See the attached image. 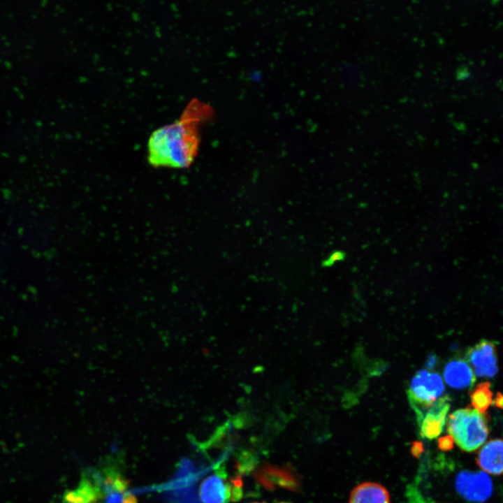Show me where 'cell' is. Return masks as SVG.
<instances>
[{"mask_svg":"<svg viewBox=\"0 0 503 503\" xmlns=\"http://www.w3.org/2000/svg\"><path fill=\"white\" fill-rule=\"evenodd\" d=\"M444 391L442 377L422 370L412 379L408 390L409 400L416 414L435 404Z\"/></svg>","mask_w":503,"mask_h":503,"instance_id":"cell-3","label":"cell"},{"mask_svg":"<svg viewBox=\"0 0 503 503\" xmlns=\"http://www.w3.org/2000/svg\"><path fill=\"white\" fill-rule=\"evenodd\" d=\"M454 440L451 436H444L439 440V446L443 451H449L453 448Z\"/></svg>","mask_w":503,"mask_h":503,"instance_id":"cell-15","label":"cell"},{"mask_svg":"<svg viewBox=\"0 0 503 503\" xmlns=\"http://www.w3.org/2000/svg\"><path fill=\"white\" fill-rule=\"evenodd\" d=\"M466 357L477 376L493 377L497 373L496 345L493 342L481 340L468 349Z\"/></svg>","mask_w":503,"mask_h":503,"instance_id":"cell-6","label":"cell"},{"mask_svg":"<svg viewBox=\"0 0 503 503\" xmlns=\"http://www.w3.org/2000/svg\"><path fill=\"white\" fill-rule=\"evenodd\" d=\"M455 486L458 493L472 502H484L493 492L492 481L483 472L462 471L455 478Z\"/></svg>","mask_w":503,"mask_h":503,"instance_id":"cell-4","label":"cell"},{"mask_svg":"<svg viewBox=\"0 0 503 503\" xmlns=\"http://www.w3.org/2000/svg\"><path fill=\"white\" fill-rule=\"evenodd\" d=\"M123 503H138V500L134 495L124 493L123 495Z\"/></svg>","mask_w":503,"mask_h":503,"instance_id":"cell-17","label":"cell"},{"mask_svg":"<svg viewBox=\"0 0 503 503\" xmlns=\"http://www.w3.org/2000/svg\"><path fill=\"white\" fill-rule=\"evenodd\" d=\"M449 407V398L444 396L430 407L416 414L421 436L432 439L441 434Z\"/></svg>","mask_w":503,"mask_h":503,"instance_id":"cell-7","label":"cell"},{"mask_svg":"<svg viewBox=\"0 0 503 503\" xmlns=\"http://www.w3.org/2000/svg\"><path fill=\"white\" fill-rule=\"evenodd\" d=\"M198 495L202 503H228L231 485L226 480L224 472L219 471L203 480Z\"/></svg>","mask_w":503,"mask_h":503,"instance_id":"cell-9","label":"cell"},{"mask_svg":"<svg viewBox=\"0 0 503 503\" xmlns=\"http://www.w3.org/2000/svg\"><path fill=\"white\" fill-rule=\"evenodd\" d=\"M476 464L484 472L503 474V439H494L483 444L478 452Z\"/></svg>","mask_w":503,"mask_h":503,"instance_id":"cell-10","label":"cell"},{"mask_svg":"<svg viewBox=\"0 0 503 503\" xmlns=\"http://www.w3.org/2000/svg\"><path fill=\"white\" fill-rule=\"evenodd\" d=\"M447 429L456 444L466 452L483 446L489 434L485 416L471 408L453 412L449 417Z\"/></svg>","mask_w":503,"mask_h":503,"instance_id":"cell-2","label":"cell"},{"mask_svg":"<svg viewBox=\"0 0 503 503\" xmlns=\"http://www.w3.org/2000/svg\"><path fill=\"white\" fill-rule=\"evenodd\" d=\"M469 396L472 406L481 414H485L493 402L490 384L487 381L479 384Z\"/></svg>","mask_w":503,"mask_h":503,"instance_id":"cell-14","label":"cell"},{"mask_svg":"<svg viewBox=\"0 0 503 503\" xmlns=\"http://www.w3.org/2000/svg\"><path fill=\"white\" fill-rule=\"evenodd\" d=\"M435 363H436V360H435V357L429 358L428 360L427 361V365L429 367H432V366H434L435 365Z\"/></svg>","mask_w":503,"mask_h":503,"instance_id":"cell-19","label":"cell"},{"mask_svg":"<svg viewBox=\"0 0 503 503\" xmlns=\"http://www.w3.org/2000/svg\"><path fill=\"white\" fill-rule=\"evenodd\" d=\"M106 503H123V495L119 493H109L105 494Z\"/></svg>","mask_w":503,"mask_h":503,"instance_id":"cell-16","label":"cell"},{"mask_svg":"<svg viewBox=\"0 0 503 503\" xmlns=\"http://www.w3.org/2000/svg\"><path fill=\"white\" fill-rule=\"evenodd\" d=\"M278 503H290V502H278Z\"/></svg>","mask_w":503,"mask_h":503,"instance_id":"cell-20","label":"cell"},{"mask_svg":"<svg viewBox=\"0 0 503 503\" xmlns=\"http://www.w3.org/2000/svg\"><path fill=\"white\" fill-rule=\"evenodd\" d=\"M494 402L495 405L497 407L503 409V394L500 392L497 393L495 398Z\"/></svg>","mask_w":503,"mask_h":503,"instance_id":"cell-18","label":"cell"},{"mask_svg":"<svg viewBox=\"0 0 503 503\" xmlns=\"http://www.w3.org/2000/svg\"><path fill=\"white\" fill-rule=\"evenodd\" d=\"M211 109L191 101L180 119L154 130L148 140V159L155 166L186 168L194 161L199 145L198 124Z\"/></svg>","mask_w":503,"mask_h":503,"instance_id":"cell-1","label":"cell"},{"mask_svg":"<svg viewBox=\"0 0 503 503\" xmlns=\"http://www.w3.org/2000/svg\"><path fill=\"white\" fill-rule=\"evenodd\" d=\"M257 482L267 490H275L277 488L299 491L301 481L294 469L290 465L278 467L265 465L254 473Z\"/></svg>","mask_w":503,"mask_h":503,"instance_id":"cell-5","label":"cell"},{"mask_svg":"<svg viewBox=\"0 0 503 503\" xmlns=\"http://www.w3.org/2000/svg\"><path fill=\"white\" fill-rule=\"evenodd\" d=\"M251 503H264V502H251Z\"/></svg>","mask_w":503,"mask_h":503,"instance_id":"cell-21","label":"cell"},{"mask_svg":"<svg viewBox=\"0 0 503 503\" xmlns=\"http://www.w3.org/2000/svg\"><path fill=\"white\" fill-rule=\"evenodd\" d=\"M446 382L451 387L463 389L472 386L475 375L470 365L464 360L456 359L449 362L444 370Z\"/></svg>","mask_w":503,"mask_h":503,"instance_id":"cell-11","label":"cell"},{"mask_svg":"<svg viewBox=\"0 0 503 503\" xmlns=\"http://www.w3.org/2000/svg\"><path fill=\"white\" fill-rule=\"evenodd\" d=\"M349 503H390V495L381 484L365 482L353 489Z\"/></svg>","mask_w":503,"mask_h":503,"instance_id":"cell-12","label":"cell"},{"mask_svg":"<svg viewBox=\"0 0 503 503\" xmlns=\"http://www.w3.org/2000/svg\"><path fill=\"white\" fill-rule=\"evenodd\" d=\"M104 495L102 479L96 472H84L76 488L66 491L64 503H97Z\"/></svg>","mask_w":503,"mask_h":503,"instance_id":"cell-8","label":"cell"},{"mask_svg":"<svg viewBox=\"0 0 503 503\" xmlns=\"http://www.w3.org/2000/svg\"><path fill=\"white\" fill-rule=\"evenodd\" d=\"M102 488L104 494L109 493H124L129 486V481L117 469L106 468L103 471Z\"/></svg>","mask_w":503,"mask_h":503,"instance_id":"cell-13","label":"cell"}]
</instances>
